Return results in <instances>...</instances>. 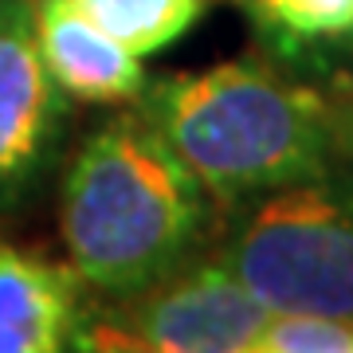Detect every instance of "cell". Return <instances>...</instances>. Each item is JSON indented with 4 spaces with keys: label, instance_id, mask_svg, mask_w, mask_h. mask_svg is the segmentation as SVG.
<instances>
[{
    "label": "cell",
    "instance_id": "cell-11",
    "mask_svg": "<svg viewBox=\"0 0 353 353\" xmlns=\"http://www.w3.org/2000/svg\"><path fill=\"white\" fill-rule=\"evenodd\" d=\"M334 134H338V153L353 161V99L334 106Z\"/></svg>",
    "mask_w": 353,
    "mask_h": 353
},
{
    "label": "cell",
    "instance_id": "cell-9",
    "mask_svg": "<svg viewBox=\"0 0 353 353\" xmlns=\"http://www.w3.org/2000/svg\"><path fill=\"white\" fill-rule=\"evenodd\" d=\"M248 16L255 32L287 55L353 36V0H259Z\"/></svg>",
    "mask_w": 353,
    "mask_h": 353
},
{
    "label": "cell",
    "instance_id": "cell-7",
    "mask_svg": "<svg viewBox=\"0 0 353 353\" xmlns=\"http://www.w3.org/2000/svg\"><path fill=\"white\" fill-rule=\"evenodd\" d=\"M83 318L75 275L36 252L0 243V353H55Z\"/></svg>",
    "mask_w": 353,
    "mask_h": 353
},
{
    "label": "cell",
    "instance_id": "cell-4",
    "mask_svg": "<svg viewBox=\"0 0 353 353\" xmlns=\"http://www.w3.org/2000/svg\"><path fill=\"white\" fill-rule=\"evenodd\" d=\"M267 310L220 255H192L169 279L114 299L102 314H83L75 350L150 353H252Z\"/></svg>",
    "mask_w": 353,
    "mask_h": 353
},
{
    "label": "cell",
    "instance_id": "cell-10",
    "mask_svg": "<svg viewBox=\"0 0 353 353\" xmlns=\"http://www.w3.org/2000/svg\"><path fill=\"white\" fill-rule=\"evenodd\" d=\"M252 353H353V322L306 310H271Z\"/></svg>",
    "mask_w": 353,
    "mask_h": 353
},
{
    "label": "cell",
    "instance_id": "cell-1",
    "mask_svg": "<svg viewBox=\"0 0 353 353\" xmlns=\"http://www.w3.org/2000/svg\"><path fill=\"white\" fill-rule=\"evenodd\" d=\"M216 201L141 110L102 122L71 157L59 232L83 283L126 299L201 252Z\"/></svg>",
    "mask_w": 353,
    "mask_h": 353
},
{
    "label": "cell",
    "instance_id": "cell-6",
    "mask_svg": "<svg viewBox=\"0 0 353 353\" xmlns=\"http://www.w3.org/2000/svg\"><path fill=\"white\" fill-rule=\"evenodd\" d=\"M39 55L51 79L83 102H130L145 90L141 55L90 20L75 0H32Z\"/></svg>",
    "mask_w": 353,
    "mask_h": 353
},
{
    "label": "cell",
    "instance_id": "cell-5",
    "mask_svg": "<svg viewBox=\"0 0 353 353\" xmlns=\"http://www.w3.org/2000/svg\"><path fill=\"white\" fill-rule=\"evenodd\" d=\"M67 90L51 79L32 0H0V216L16 212L51 169Z\"/></svg>",
    "mask_w": 353,
    "mask_h": 353
},
{
    "label": "cell",
    "instance_id": "cell-2",
    "mask_svg": "<svg viewBox=\"0 0 353 353\" xmlns=\"http://www.w3.org/2000/svg\"><path fill=\"white\" fill-rule=\"evenodd\" d=\"M138 110L189 165L216 208L326 173L338 153L334 102L271 67L240 59L145 83Z\"/></svg>",
    "mask_w": 353,
    "mask_h": 353
},
{
    "label": "cell",
    "instance_id": "cell-8",
    "mask_svg": "<svg viewBox=\"0 0 353 353\" xmlns=\"http://www.w3.org/2000/svg\"><path fill=\"white\" fill-rule=\"evenodd\" d=\"M134 55H153L185 36L204 16L208 0H75Z\"/></svg>",
    "mask_w": 353,
    "mask_h": 353
},
{
    "label": "cell",
    "instance_id": "cell-12",
    "mask_svg": "<svg viewBox=\"0 0 353 353\" xmlns=\"http://www.w3.org/2000/svg\"><path fill=\"white\" fill-rule=\"evenodd\" d=\"M236 4H240L243 12H252V8H255V4H259V0H236Z\"/></svg>",
    "mask_w": 353,
    "mask_h": 353
},
{
    "label": "cell",
    "instance_id": "cell-3",
    "mask_svg": "<svg viewBox=\"0 0 353 353\" xmlns=\"http://www.w3.org/2000/svg\"><path fill=\"white\" fill-rule=\"evenodd\" d=\"M216 255L267 310L353 322V173H326L255 196Z\"/></svg>",
    "mask_w": 353,
    "mask_h": 353
}]
</instances>
